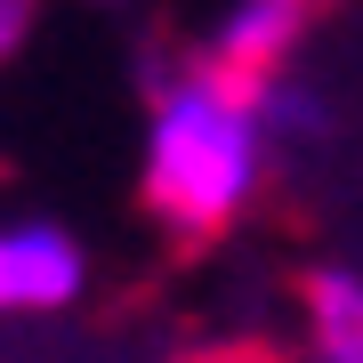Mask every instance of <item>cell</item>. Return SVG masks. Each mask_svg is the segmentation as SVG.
<instances>
[{
  "instance_id": "cell-2",
  "label": "cell",
  "mask_w": 363,
  "mask_h": 363,
  "mask_svg": "<svg viewBox=\"0 0 363 363\" xmlns=\"http://www.w3.org/2000/svg\"><path fill=\"white\" fill-rule=\"evenodd\" d=\"M89 291V242L57 218H0V315H57Z\"/></svg>"
},
{
  "instance_id": "cell-3",
  "label": "cell",
  "mask_w": 363,
  "mask_h": 363,
  "mask_svg": "<svg viewBox=\"0 0 363 363\" xmlns=\"http://www.w3.org/2000/svg\"><path fill=\"white\" fill-rule=\"evenodd\" d=\"M315 25V0H226V16L210 25V65L242 73V81H267L298 65V40Z\"/></svg>"
},
{
  "instance_id": "cell-5",
  "label": "cell",
  "mask_w": 363,
  "mask_h": 363,
  "mask_svg": "<svg viewBox=\"0 0 363 363\" xmlns=\"http://www.w3.org/2000/svg\"><path fill=\"white\" fill-rule=\"evenodd\" d=\"M259 121H267L274 154H307V145H323V138L339 130V97H331L307 65H283V73L259 81Z\"/></svg>"
},
{
  "instance_id": "cell-6",
  "label": "cell",
  "mask_w": 363,
  "mask_h": 363,
  "mask_svg": "<svg viewBox=\"0 0 363 363\" xmlns=\"http://www.w3.org/2000/svg\"><path fill=\"white\" fill-rule=\"evenodd\" d=\"M33 16H40V0H0V65L33 40Z\"/></svg>"
},
{
  "instance_id": "cell-1",
  "label": "cell",
  "mask_w": 363,
  "mask_h": 363,
  "mask_svg": "<svg viewBox=\"0 0 363 363\" xmlns=\"http://www.w3.org/2000/svg\"><path fill=\"white\" fill-rule=\"evenodd\" d=\"M274 138L259 121V81L210 65H169L145 97V138H138V194L169 234H226L250 218V202L274 178Z\"/></svg>"
},
{
  "instance_id": "cell-4",
  "label": "cell",
  "mask_w": 363,
  "mask_h": 363,
  "mask_svg": "<svg viewBox=\"0 0 363 363\" xmlns=\"http://www.w3.org/2000/svg\"><path fill=\"white\" fill-rule=\"evenodd\" d=\"M298 355L307 363H363V267H315L298 283Z\"/></svg>"
}]
</instances>
